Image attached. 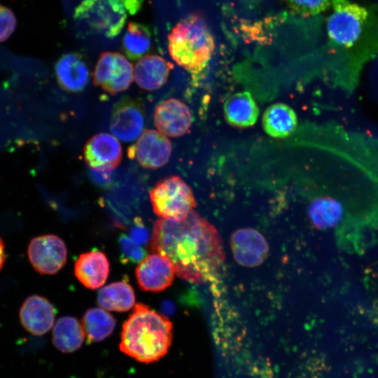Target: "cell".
<instances>
[{"mask_svg": "<svg viewBox=\"0 0 378 378\" xmlns=\"http://www.w3.org/2000/svg\"><path fill=\"white\" fill-rule=\"evenodd\" d=\"M88 175L94 184L102 188H106L112 184L115 172L114 169L90 168L88 172Z\"/></svg>", "mask_w": 378, "mask_h": 378, "instance_id": "obj_28", "label": "cell"}, {"mask_svg": "<svg viewBox=\"0 0 378 378\" xmlns=\"http://www.w3.org/2000/svg\"><path fill=\"white\" fill-rule=\"evenodd\" d=\"M265 132L274 138H285L296 130L298 118L294 110L284 103H276L268 106L262 118Z\"/></svg>", "mask_w": 378, "mask_h": 378, "instance_id": "obj_20", "label": "cell"}, {"mask_svg": "<svg viewBox=\"0 0 378 378\" xmlns=\"http://www.w3.org/2000/svg\"><path fill=\"white\" fill-rule=\"evenodd\" d=\"M173 65L158 55H147L139 59L134 69L137 85L146 90H156L167 82Z\"/></svg>", "mask_w": 378, "mask_h": 378, "instance_id": "obj_18", "label": "cell"}, {"mask_svg": "<svg viewBox=\"0 0 378 378\" xmlns=\"http://www.w3.org/2000/svg\"><path fill=\"white\" fill-rule=\"evenodd\" d=\"M149 195L154 213L161 218L181 219L196 206L192 189L178 176L160 180Z\"/></svg>", "mask_w": 378, "mask_h": 378, "instance_id": "obj_5", "label": "cell"}, {"mask_svg": "<svg viewBox=\"0 0 378 378\" xmlns=\"http://www.w3.org/2000/svg\"><path fill=\"white\" fill-rule=\"evenodd\" d=\"M223 112L227 122L237 128L253 125L259 116L258 106L248 91L230 95L224 103Z\"/></svg>", "mask_w": 378, "mask_h": 378, "instance_id": "obj_19", "label": "cell"}, {"mask_svg": "<svg viewBox=\"0 0 378 378\" xmlns=\"http://www.w3.org/2000/svg\"><path fill=\"white\" fill-rule=\"evenodd\" d=\"M175 274L171 261L156 253L146 256L135 270L139 288L144 291L154 293L162 291L170 286Z\"/></svg>", "mask_w": 378, "mask_h": 378, "instance_id": "obj_10", "label": "cell"}, {"mask_svg": "<svg viewBox=\"0 0 378 378\" xmlns=\"http://www.w3.org/2000/svg\"><path fill=\"white\" fill-rule=\"evenodd\" d=\"M97 302L106 310L126 312L134 306V292L125 281L113 282L99 290Z\"/></svg>", "mask_w": 378, "mask_h": 378, "instance_id": "obj_22", "label": "cell"}, {"mask_svg": "<svg viewBox=\"0 0 378 378\" xmlns=\"http://www.w3.org/2000/svg\"><path fill=\"white\" fill-rule=\"evenodd\" d=\"M172 150V143L167 136L159 131L146 130L129 148L128 154L130 158H135L141 167L155 169L168 162Z\"/></svg>", "mask_w": 378, "mask_h": 378, "instance_id": "obj_9", "label": "cell"}, {"mask_svg": "<svg viewBox=\"0 0 378 378\" xmlns=\"http://www.w3.org/2000/svg\"><path fill=\"white\" fill-rule=\"evenodd\" d=\"M92 76L97 86L115 94L130 87L134 78V68L122 54L105 52L100 55Z\"/></svg>", "mask_w": 378, "mask_h": 378, "instance_id": "obj_7", "label": "cell"}, {"mask_svg": "<svg viewBox=\"0 0 378 378\" xmlns=\"http://www.w3.org/2000/svg\"><path fill=\"white\" fill-rule=\"evenodd\" d=\"M144 128V118L140 104L133 99L120 101L114 106L110 130L118 139L130 142L139 138Z\"/></svg>", "mask_w": 378, "mask_h": 378, "instance_id": "obj_12", "label": "cell"}, {"mask_svg": "<svg viewBox=\"0 0 378 378\" xmlns=\"http://www.w3.org/2000/svg\"><path fill=\"white\" fill-rule=\"evenodd\" d=\"M83 155L90 168L115 169L122 159V151L120 144L114 136L99 133L88 141Z\"/></svg>", "mask_w": 378, "mask_h": 378, "instance_id": "obj_14", "label": "cell"}, {"mask_svg": "<svg viewBox=\"0 0 378 378\" xmlns=\"http://www.w3.org/2000/svg\"><path fill=\"white\" fill-rule=\"evenodd\" d=\"M118 245L123 264L139 263L146 255V251L125 234L120 235Z\"/></svg>", "mask_w": 378, "mask_h": 378, "instance_id": "obj_25", "label": "cell"}, {"mask_svg": "<svg viewBox=\"0 0 378 378\" xmlns=\"http://www.w3.org/2000/svg\"><path fill=\"white\" fill-rule=\"evenodd\" d=\"M235 260L245 267H256L262 263L269 253L266 239L256 230L244 228L235 231L230 239Z\"/></svg>", "mask_w": 378, "mask_h": 378, "instance_id": "obj_13", "label": "cell"}, {"mask_svg": "<svg viewBox=\"0 0 378 378\" xmlns=\"http://www.w3.org/2000/svg\"><path fill=\"white\" fill-rule=\"evenodd\" d=\"M56 310L44 297L29 296L20 310V319L24 328L36 336H42L52 327Z\"/></svg>", "mask_w": 378, "mask_h": 378, "instance_id": "obj_15", "label": "cell"}, {"mask_svg": "<svg viewBox=\"0 0 378 378\" xmlns=\"http://www.w3.org/2000/svg\"><path fill=\"white\" fill-rule=\"evenodd\" d=\"M172 328L167 317L144 304L136 303L122 325L119 349L140 363L157 361L169 351Z\"/></svg>", "mask_w": 378, "mask_h": 378, "instance_id": "obj_2", "label": "cell"}, {"mask_svg": "<svg viewBox=\"0 0 378 378\" xmlns=\"http://www.w3.org/2000/svg\"><path fill=\"white\" fill-rule=\"evenodd\" d=\"M109 271L107 257L99 251L80 254L74 266L76 278L90 289H97L103 286L107 280Z\"/></svg>", "mask_w": 378, "mask_h": 378, "instance_id": "obj_16", "label": "cell"}, {"mask_svg": "<svg viewBox=\"0 0 378 378\" xmlns=\"http://www.w3.org/2000/svg\"><path fill=\"white\" fill-rule=\"evenodd\" d=\"M151 44L150 32L146 25L132 22L127 25L122 46L127 56L132 60L141 58Z\"/></svg>", "mask_w": 378, "mask_h": 378, "instance_id": "obj_24", "label": "cell"}, {"mask_svg": "<svg viewBox=\"0 0 378 378\" xmlns=\"http://www.w3.org/2000/svg\"><path fill=\"white\" fill-rule=\"evenodd\" d=\"M172 58L193 74L202 71L214 50L215 43L204 18L190 15L178 22L168 35Z\"/></svg>", "mask_w": 378, "mask_h": 378, "instance_id": "obj_3", "label": "cell"}, {"mask_svg": "<svg viewBox=\"0 0 378 378\" xmlns=\"http://www.w3.org/2000/svg\"><path fill=\"white\" fill-rule=\"evenodd\" d=\"M81 324L88 342H98L109 337L113 332L116 321L103 309L94 307L88 309Z\"/></svg>", "mask_w": 378, "mask_h": 378, "instance_id": "obj_23", "label": "cell"}, {"mask_svg": "<svg viewBox=\"0 0 378 378\" xmlns=\"http://www.w3.org/2000/svg\"><path fill=\"white\" fill-rule=\"evenodd\" d=\"M55 71L59 85L69 92H80L89 80L88 67L77 53L62 55L57 62Z\"/></svg>", "mask_w": 378, "mask_h": 378, "instance_id": "obj_17", "label": "cell"}, {"mask_svg": "<svg viewBox=\"0 0 378 378\" xmlns=\"http://www.w3.org/2000/svg\"><path fill=\"white\" fill-rule=\"evenodd\" d=\"M332 3L333 10L327 21L328 36L340 46L350 48L360 36L368 11L348 0H332Z\"/></svg>", "mask_w": 378, "mask_h": 378, "instance_id": "obj_6", "label": "cell"}, {"mask_svg": "<svg viewBox=\"0 0 378 378\" xmlns=\"http://www.w3.org/2000/svg\"><path fill=\"white\" fill-rule=\"evenodd\" d=\"M153 119L158 130L171 137L181 136L187 133L192 122L189 107L174 98L161 102L155 107Z\"/></svg>", "mask_w": 378, "mask_h": 378, "instance_id": "obj_11", "label": "cell"}, {"mask_svg": "<svg viewBox=\"0 0 378 378\" xmlns=\"http://www.w3.org/2000/svg\"><path fill=\"white\" fill-rule=\"evenodd\" d=\"M4 248V243L2 239L0 237V270L2 269L6 258Z\"/></svg>", "mask_w": 378, "mask_h": 378, "instance_id": "obj_30", "label": "cell"}, {"mask_svg": "<svg viewBox=\"0 0 378 378\" xmlns=\"http://www.w3.org/2000/svg\"><path fill=\"white\" fill-rule=\"evenodd\" d=\"M17 24L13 12L0 4V42L6 41L14 32Z\"/></svg>", "mask_w": 378, "mask_h": 378, "instance_id": "obj_26", "label": "cell"}, {"mask_svg": "<svg viewBox=\"0 0 378 378\" xmlns=\"http://www.w3.org/2000/svg\"><path fill=\"white\" fill-rule=\"evenodd\" d=\"M289 2L298 11L312 15L324 10L332 0H289Z\"/></svg>", "mask_w": 378, "mask_h": 378, "instance_id": "obj_27", "label": "cell"}, {"mask_svg": "<svg viewBox=\"0 0 378 378\" xmlns=\"http://www.w3.org/2000/svg\"><path fill=\"white\" fill-rule=\"evenodd\" d=\"M139 6L137 0H83L74 18L90 31L114 38L124 27L127 11L134 13Z\"/></svg>", "mask_w": 378, "mask_h": 378, "instance_id": "obj_4", "label": "cell"}, {"mask_svg": "<svg viewBox=\"0 0 378 378\" xmlns=\"http://www.w3.org/2000/svg\"><path fill=\"white\" fill-rule=\"evenodd\" d=\"M130 238L137 244L142 246L150 240L149 232L140 218H136L130 230Z\"/></svg>", "mask_w": 378, "mask_h": 378, "instance_id": "obj_29", "label": "cell"}, {"mask_svg": "<svg viewBox=\"0 0 378 378\" xmlns=\"http://www.w3.org/2000/svg\"><path fill=\"white\" fill-rule=\"evenodd\" d=\"M85 332L74 317L64 316L57 319L52 329V342L63 353H72L83 344Z\"/></svg>", "mask_w": 378, "mask_h": 378, "instance_id": "obj_21", "label": "cell"}, {"mask_svg": "<svg viewBox=\"0 0 378 378\" xmlns=\"http://www.w3.org/2000/svg\"><path fill=\"white\" fill-rule=\"evenodd\" d=\"M27 254L36 272L41 274H54L66 263L67 250L60 237L44 234L30 241Z\"/></svg>", "mask_w": 378, "mask_h": 378, "instance_id": "obj_8", "label": "cell"}, {"mask_svg": "<svg viewBox=\"0 0 378 378\" xmlns=\"http://www.w3.org/2000/svg\"><path fill=\"white\" fill-rule=\"evenodd\" d=\"M149 245L171 261L179 278L194 284L213 279L225 260L218 232L194 210L181 219L157 220Z\"/></svg>", "mask_w": 378, "mask_h": 378, "instance_id": "obj_1", "label": "cell"}]
</instances>
